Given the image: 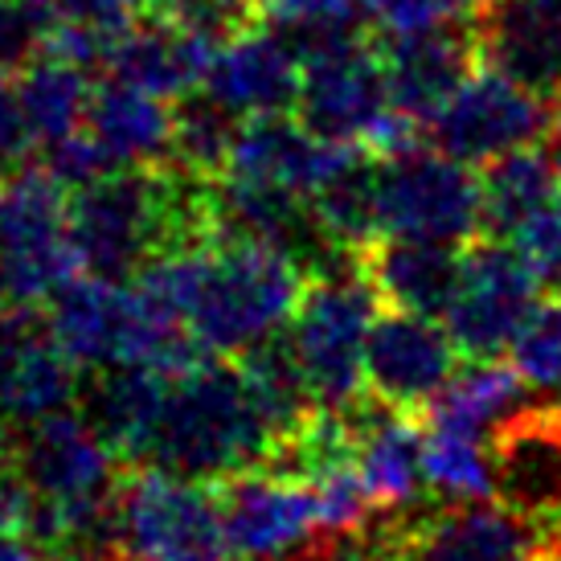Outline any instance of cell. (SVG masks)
<instances>
[{
    "label": "cell",
    "mask_w": 561,
    "mask_h": 561,
    "mask_svg": "<svg viewBox=\"0 0 561 561\" xmlns=\"http://www.w3.org/2000/svg\"><path fill=\"white\" fill-rule=\"evenodd\" d=\"M312 266L250 238L172 250L136 279L152 287L214 357H242L291 324Z\"/></svg>",
    "instance_id": "obj_1"
},
{
    "label": "cell",
    "mask_w": 561,
    "mask_h": 561,
    "mask_svg": "<svg viewBox=\"0 0 561 561\" xmlns=\"http://www.w3.org/2000/svg\"><path fill=\"white\" fill-rule=\"evenodd\" d=\"M250 9H259V16H263V0H247Z\"/></svg>",
    "instance_id": "obj_37"
},
{
    "label": "cell",
    "mask_w": 561,
    "mask_h": 561,
    "mask_svg": "<svg viewBox=\"0 0 561 561\" xmlns=\"http://www.w3.org/2000/svg\"><path fill=\"white\" fill-rule=\"evenodd\" d=\"M242 119L230 107H221L214 94L193 91L185 99H176V136H172V164L214 181L226 172L230 148Z\"/></svg>",
    "instance_id": "obj_27"
},
{
    "label": "cell",
    "mask_w": 561,
    "mask_h": 561,
    "mask_svg": "<svg viewBox=\"0 0 561 561\" xmlns=\"http://www.w3.org/2000/svg\"><path fill=\"white\" fill-rule=\"evenodd\" d=\"M33 492L13 468L0 471V537H30Z\"/></svg>",
    "instance_id": "obj_33"
},
{
    "label": "cell",
    "mask_w": 561,
    "mask_h": 561,
    "mask_svg": "<svg viewBox=\"0 0 561 561\" xmlns=\"http://www.w3.org/2000/svg\"><path fill=\"white\" fill-rule=\"evenodd\" d=\"M205 91L230 107L238 119L279 115L299 99V58L279 30L254 21L218 49V62L205 79Z\"/></svg>",
    "instance_id": "obj_19"
},
{
    "label": "cell",
    "mask_w": 561,
    "mask_h": 561,
    "mask_svg": "<svg viewBox=\"0 0 561 561\" xmlns=\"http://www.w3.org/2000/svg\"><path fill=\"white\" fill-rule=\"evenodd\" d=\"M234 561H316L336 549L320 529L316 496L279 471H242L214 483Z\"/></svg>",
    "instance_id": "obj_10"
},
{
    "label": "cell",
    "mask_w": 561,
    "mask_h": 561,
    "mask_svg": "<svg viewBox=\"0 0 561 561\" xmlns=\"http://www.w3.org/2000/svg\"><path fill=\"white\" fill-rule=\"evenodd\" d=\"M386 561H561V529L537 525L500 500L398 516L374 541Z\"/></svg>",
    "instance_id": "obj_6"
},
{
    "label": "cell",
    "mask_w": 561,
    "mask_h": 561,
    "mask_svg": "<svg viewBox=\"0 0 561 561\" xmlns=\"http://www.w3.org/2000/svg\"><path fill=\"white\" fill-rule=\"evenodd\" d=\"M357 144H336L316 136L304 119H291V111L279 115H250L242 119L221 176L254 181V185H279L291 193L312 197L320 181L336 169Z\"/></svg>",
    "instance_id": "obj_17"
},
{
    "label": "cell",
    "mask_w": 561,
    "mask_h": 561,
    "mask_svg": "<svg viewBox=\"0 0 561 561\" xmlns=\"http://www.w3.org/2000/svg\"><path fill=\"white\" fill-rule=\"evenodd\" d=\"M82 275L70 238V188L37 160L0 181V304L46 308Z\"/></svg>",
    "instance_id": "obj_4"
},
{
    "label": "cell",
    "mask_w": 561,
    "mask_h": 561,
    "mask_svg": "<svg viewBox=\"0 0 561 561\" xmlns=\"http://www.w3.org/2000/svg\"><path fill=\"white\" fill-rule=\"evenodd\" d=\"M488 0H360V13L381 33H419L438 25H476Z\"/></svg>",
    "instance_id": "obj_30"
},
{
    "label": "cell",
    "mask_w": 561,
    "mask_h": 561,
    "mask_svg": "<svg viewBox=\"0 0 561 561\" xmlns=\"http://www.w3.org/2000/svg\"><path fill=\"white\" fill-rule=\"evenodd\" d=\"M115 529L127 561H234L214 483L131 468L115 488Z\"/></svg>",
    "instance_id": "obj_5"
},
{
    "label": "cell",
    "mask_w": 561,
    "mask_h": 561,
    "mask_svg": "<svg viewBox=\"0 0 561 561\" xmlns=\"http://www.w3.org/2000/svg\"><path fill=\"white\" fill-rule=\"evenodd\" d=\"M381 234L422 238L443 247H471L483 238V188L471 164L422 140L381 160L377 181Z\"/></svg>",
    "instance_id": "obj_7"
},
{
    "label": "cell",
    "mask_w": 561,
    "mask_h": 561,
    "mask_svg": "<svg viewBox=\"0 0 561 561\" xmlns=\"http://www.w3.org/2000/svg\"><path fill=\"white\" fill-rule=\"evenodd\" d=\"M508 353H513L516 374L533 390L561 393V296H549L546 304L533 308Z\"/></svg>",
    "instance_id": "obj_28"
},
{
    "label": "cell",
    "mask_w": 561,
    "mask_h": 561,
    "mask_svg": "<svg viewBox=\"0 0 561 561\" xmlns=\"http://www.w3.org/2000/svg\"><path fill=\"white\" fill-rule=\"evenodd\" d=\"M426 426V422H422ZM422 476L438 500L471 504V500H496V468H492V443L468 431L426 426L422 443Z\"/></svg>",
    "instance_id": "obj_26"
},
{
    "label": "cell",
    "mask_w": 561,
    "mask_h": 561,
    "mask_svg": "<svg viewBox=\"0 0 561 561\" xmlns=\"http://www.w3.org/2000/svg\"><path fill=\"white\" fill-rule=\"evenodd\" d=\"M360 0H263V21L287 37V46L304 49L344 30H360Z\"/></svg>",
    "instance_id": "obj_29"
},
{
    "label": "cell",
    "mask_w": 561,
    "mask_h": 561,
    "mask_svg": "<svg viewBox=\"0 0 561 561\" xmlns=\"http://www.w3.org/2000/svg\"><path fill=\"white\" fill-rule=\"evenodd\" d=\"M480 62L561 99V0H488L476 16Z\"/></svg>",
    "instance_id": "obj_18"
},
{
    "label": "cell",
    "mask_w": 561,
    "mask_h": 561,
    "mask_svg": "<svg viewBox=\"0 0 561 561\" xmlns=\"http://www.w3.org/2000/svg\"><path fill=\"white\" fill-rule=\"evenodd\" d=\"M455 250L459 247L377 234L353 254V263L377 291L381 308L443 316L463 279V254H455Z\"/></svg>",
    "instance_id": "obj_20"
},
{
    "label": "cell",
    "mask_w": 561,
    "mask_h": 561,
    "mask_svg": "<svg viewBox=\"0 0 561 561\" xmlns=\"http://www.w3.org/2000/svg\"><path fill=\"white\" fill-rule=\"evenodd\" d=\"M87 140L107 169H148L169 164L176 136V103L140 87L103 79L87 111Z\"/></svg>",
    "instance_id": "obj_21"
},
{
    "label": "cell",
    "mask_w": 561,
    "mask_h": 561,
    "mask_svg": "<svg viewBox=\"0 0 561 561\" xmlns=\"http://www.w3.org/2000/svg\"><path fill=\"white\" fill-rule=\"evenodd\" d=\"M16 94H21L33 148L46 152L87 127L94 82L82 66L49 58V54H33L30 62L16 70Z\"/></svg>",
    "instance_id": "obj_23"
},
{
    "label": "cell",
    "mask_w": 561,
    "mask_h": 561,
    "mask_svg": "<svg viewBox=\"0 0 561 561\" xmlns=\"http://www.w3.org/2000/svg\"><path fill=\"white\" fill-rule=\"evenodd\" d=\"M279 451V435L250 393L242 365L205 357L185 374H172L157 422L131 468H157L185 480L221 483L242 471H263Z\"/></svg>",
    "instance_id": "obj_2"
},
{
    "label": "cell",
    "mask_w": 561,
    "mask_h": 561,
    "mask_svg": "<svg viewBox=\"0 0 561 561\" xmlns=\"http://www.w3.org/2000/svg\"><path fill=\"white\" fill-rule=\"evenodd\" d=\"M553 99L520 87L516 79L500 75L496 66H483L471 75L459 91L447 99L426 131V144L463 160V164H492V160L533 148L541 140L553 119Z\"/></svg>",
    "instance_id": "obj_8"
},
{
    "label": "cell",
    "mask_w": 561,
    "mask_h": 561,
    "mask_svg": "<svg viewBox=\"0 0 561 561\" xmlns=\"http://www.w3.org/2000/svg\"><path fill=\"white\" fill-rule=\"evenodd\" d=\"M525 377L516 374V365L508 360H468L463 374H455L438 398L422 410L426 426H447V431H468V435L492 438L500 422L513 410L525 405Z\"/></svg>",
    "instance_id": "obj_24"
},
{
    "label": "cell",
    "mask_w": 561,
    "mask_h": 561,
    "mask_svg": "<svg viewBox=\"0 0 561 561\" xmlns=\"http://www.w3.org/2000/svg\"><path fill=\"white\" fill-rule=\"evenodd\" d=\"M79 393V365L58 344L46 308L0 304V419L25 426L70 410Z\"/></svg>",
    "instance_id": "obj_13"
},
{
    "label": "cell",
    "mask_w": 561,
    "mask_h": 561,
    "mask_svg": "<svg viewBox=\"0 0 561 561\" xmlns=\"http://www.w3.org/2000/svg\"><path fill=\"white\" fill-rule=\"evenodd\" d=\"M324 561H386V553H381L377 546H357V541H348V546L328 549Z\"/></svg>",
    "instance_id": "obj_34"
},
{
    "label": "cell",
    "mask_w": 561,
    "mask_h": 561,
    "mask_svg": "<svg viewBox=\"0 0 561 561\" xmlns=\"http://www.w3.org/2000/svg\"><path fill=\"white\" fill-rule=\"evenodd\" d=\"M381 62L393 107L431 124L463 82L480 70L476 25H438L419 33H381Z\"/></svg>",
    "instance_id": "obj_15"
},
{
    "label": "cell",
    "mask_w": 561,
    "mask_h": 561,
    "mask_svg": "<svg viewBox=\"0 0 561 561\" xmlns=\"http://www.w3.org/2000/svg\"><path fill=\"white\" fill-rule=\"evenodd\" d=\"M13 455H16V435H13V426L0 419V471L13 468Z\"/></svg>",
    "instance_id": "obj_36"
},
{
    "label": "cell",
    "mask_w": 561,
    "mask_h": 561,
    "mask_svg": "<svg viewBox=\"0 0 561 561\" xmlns=\"http://www.w3.org/2000/svg\"><path fill=\"white\" fill-rule=\"evenodd\" d=\"M459 357L463 353L451 341L447 324H438V316L381 308L365 348V390L381 405L422 414L459 374Z\"/></svg>",
    "instance_id": "obj_12"
},
{
    "label": "cell",
    "mask_w": 561,
    "mask_h": 561,
    "mask_svg": "<svg viewBox=\"0 0 561 561\" xmlns=\"http://www.w3.org/2000/svg\"><path fill=\"white\" fill-rule=\"evenodd\" d=\"M357 426V468L374 492L377 508H405L414 504L419 492L426 488L422 476V443H426V426L422 414H405L393 405L369 402L357 405L353 414Z\"/></svg>",
    "instance_id": "obj_22"
},
{
    "label": "cell",
    "mask_w": 561,
    "mask_h": 561,
    "mask_svg": "<svg viewBox=\"0 0 561 561\" xmlns=\"http://www.w3.org/2000/svg\"><path fill=\"white\" fill-rule=\"evenodd\" d=\"M33 152V136L16 94V70H0V181L16 172Z\"/></svg>",
    "instance_id": "obj_31"
},
{
    "label": "cell",
    "mask_w": 561,
    "mask_h": 561,
    "mask_svg": "<svg viewBox=\"0 0 561 561\" xmlns=\"http://www.w3.org/2000/svg\"><path fill=\"white\" fill-rule=\"evenodd\" d=\"M218 37L148 13L111 42L103 79L140 87L160 99H185L205 87L209 70L218 62Z\"/></svg>",
    "instance_id": "obj_16"
},
{
    "label": "cell",
    "mask_w": 561,
    "mask_h": 561,
    "mask_svg": "<svg viewBox=\"0 0 561 561\" xmlns=\"http://www.w3.org/2000/svg\"><path fill=\"white\" fill-rule=\"evenodd\" d=\"M46 21L16 0H0V70H21L42 46Z\"/></svg>",
    "instance_id": "obj_32"
},
{
    "label": "cell",
    "mask_w": 561,
    "mask_h": 561,
    "mask_svg": "<svg viewBox=\"0 0 561 561\" xmlns=\"http://www.w3.org/2000/svg\"><path fill=\"white\" fill-rule=\"evenodd\" d=\"M541 291L546 287L520 250L500 238H476L463 247V279L443 312V324L468 360H496L513 348Z\"/></svg>",
    "instance_id": "obj_9"
},
{
    "label": "cell",
    "mask_w": 561,
    "mask_h": 561,
    "mask_svg": "<svg viewBox=\"0 0 561 561\" xmlns=\"http://www.w3.org/2000/svg\"><path fill=\"white\" fill-rule=\"evenodd\" d=\"M496 500L561 529V402L520 405L492 431Z\"/></svg>",
    "instance_id": "obj_14"
},
{
    "label": "cell",
    "mask_w": 561,
    "mask_h": 561,
    "mask_svg": "<svg viewBox=\"0 0 561 561\" xmlns=\"http://www.w3.org/2000/svg\"><path fill=\"white\" fill-rule=\"evenodd\" d=\"M546 152H549V160H553V169L561 172V99H558V107H553V119H549Z\"/></svg>",
    "instance_id": "obj_35"
},
{
    "label": "cell",
    "mask_w": 561,
    "mask_h": 561,
    "mask_svg": "<svg viewBox=\"0 0 561 561\" xmlns=\"http://www.w3.org/2000/svg\"><path fill=\"white\" fill-rule=\"evenodd\" d=\"M483 188V238H508L525 226V221L549 205L561 193V172L553 169L549 152H508V157L483 164L480 176Z\"/></svg>",
    "instance_id": "obj_25"
},
{
    "label": "cell",
    "mask_w": 561,
    "mask_h": 561,
    "mask_svg": "<svg viewBox=\"0 0 561 561\" xmlns=\"http://www.w3.org/2000/svg\"><path fill=\"white\" fill-rule=\"evenodd\" d=\"M381 312V299L353 259L341 266H316L304 299L291 316V344L320 410L348 414L369 402L365 390V348Z\"/></svg>",
    "instance_id": "obj_3"
},
{
    "label": "cell",
    "mask_w": 561,
    "mask_h": 561,
    "mask_svg": "<svg viewBox=\"0 0 561 561\" xmlns=\"http://www.w3.org/2000/svg\"><path fill=\"white\" fill-rule=\"evenodd\" d=\"M124 459L115 455L103 431L82 410H58L37 422H25L16 435L13 471L46 504H99L111 500L124 476Z\"/></svg>",
    "instance_id": "obj_11"
}]
</instances>
